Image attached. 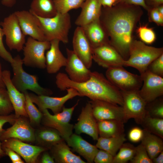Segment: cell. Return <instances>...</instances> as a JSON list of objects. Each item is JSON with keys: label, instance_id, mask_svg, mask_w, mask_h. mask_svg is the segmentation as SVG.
<instances>
[{"label": "cell", "instance_id": "cell-53", "mask_svg": "<svg viewBox=\"0 0 163 163\" xmlns=\"http://www.w3.org/2000/svg\"><path fill=\"white\" fill-rule=\"evenodd\" d=\"M6 155L2 147V143L0 140V159Z\"/></svg>", "mask_w": 163, "mask_h": 163}, {"label": "cell", "instance_id": "cell-34", "mask_svg": "<svg viewBox=\"0 0 163 163\" xmlns=\"http://www.w3.org/2000/svg\"><path fill=\"white\" fill-rule=\"evenodd\" d=\"M136 147L129 143H124L113 157L112 163H126L131 160L135 152Z\"/></svg>", "mask_w": 163, "mask_h": 163}, {"label": "cell", "instance_id": "cell-28", "mask_svg": "<svg viewBox=\"0 0 163 163\" xmlns=\"http://www.w3.org/2000/svg\"><path fill=\"white\" fill-rule=\"evenodd\" d=\"M124 123L116 120H105L97 121L99 137L108 138L124 133Z\"/></svg>", "mask_w": 163, "mask_h": 163}, {"label": "cell", "instance_id": "cell-32", "mask_svg": "<svg viewBox=\"0 0 163 163\" xmlns=\"http://www.w3.org/2000/svg\"><path fill=\"white\" fill-rule=\"evenodd\" d=\"M25 97V110L30 124L33 128L40 126L43 117L42 113L38 109L31 100L27 91L24 92Z\"/></svg>", "mask_w": 163, "mask_h": 163}, {"label": "cell", "instance_id": "cell-38", "mask_svg": "<svg viewBox=\"0 0 163 163\" xmlns=\"http://www.w3.org/2000/svg\"><path fill=\"white\" fill-rule=\"evenodd\" d=\"M130 161L131 163H152L145 148L141 144L136 147L135 155Z\"/></svg>", "mask_w": 163, "mask_h": 163}, {"label": "cell", "instance_id": "cell-35", "mask_svg": "<svg viewBox=\"0 0 163 163\" xmlns=\"http://www.w3.org/2000/svg\"><path fill=\"white\" fill-rule=\"evenodd\" d=\"M57 12L65 14L81 8L85 0H53Z\"/></svg>", "mask_w": 163, "mask_h": 163}, {"label": "cell", "instance_id": "cell-12", "mask_svg": "<svg viewBox=\"0 0 163 163\" xmlns=\"http://www.w3.org/2000/svg\"><path fill=\"white\" fill-rule=\"evenodd\" d=\"M66 90V94L61 97H51L31 93L29 94L32 102L37 106L41 112L44 110L50 109L56 114L61 111L64 104L68 101L77 96L80 97L78 92L73 88H68Z\"/></svg>", "mask_w": 163, "mask_h": 163}, {"label": "cell", "instance_id": "cell-48", "mask_svg": "<svg viewBox=\"0 0 163 163\" xmlns=\"http://www.w3.org/2000/svg\"><path fill=\"white\" fill-rule=\"evenodd\" d=\"M40 158H39L38 163H55L53 157L50 152L46 150L41 154Z\"/></svg>", "mask_w": 163, "mask_h": 163}, {"label": "cell", "instance_id": "cell-52", "mask_svg": "<svg viewBox=\"0 0 163 163\" xmlns=\"http://www.w3.org/2000/svg\"><path fill=\"white\" fill-rule=\"evenodd\" d=\"M0 88H6L4 81L3 76V71L1 64L0 62Z\"/></svg>", "mask_w": 163, "mask_h": 163}, {"label": "cell", "instance_id": "cell-46", "mask_svg": "<svg viewBox=\"0 0 163 163\" xmlns=\"http://www.w3.org/2000/svg\"><path fill=\"white\" fill-rule=\"evenodd\" d=\"M118 3L142 7L147 11L149 8L145 0H121Z\"/></svg>", "mask_w": 163, "mask_h": 163}, {"label": "cell", "instance_id": "cell-13", "mask_svg": "<svg viewBox=\"0 0 163 163\" xmlns=\"http://www.w3.org/2000/svg\"><path fill=\"white\" fill-rule=\"evenodd\" d=\"M140 75L143 82L139 92L147 104L163 95V77L154 74L148 70Z\"/></svg>", "mask_w": 163, "mask_h": 163}, {"label": "cell", "instance_id": "cell-5", "mask_svg": "<svg viewBox=\"0 0 163 163\" xmlns=\"http://www.w3.org/2000/svg\"><path fill=\"white\" fill-rule=\"evenodd\" d=\"M11 64L14 74L11 78V82L19 91L24 93L29 90L38 95L50 96L53 94L50 89L40 85L37 76L30 75L24 70L22 59L19 55H17L14 58Z\"/></svg>", "mask_w": 163, "mask_h": 163}, {"label": "cell", "instance_id": "cell-26", "mask_svg": "<svg viewBox=\"0 0 163 163\" xmlns=\"http://www.w3.org/2000/svg\"><path fill=\"white\" fill-rule=\"evenodd\" d=\"M64 140L59 132L53 128L43 126L35 129V142L37 145L49 150L56 144Z\"/></svg>", "mask_w": 163, "mask_h": 163}, {"label": "cell", "instance_id": "cell-47", "mask_svg": "<svg viewBox=\"0 0 163 163\" xmlns=\"http://www.w3.org/2000/svg\"><path fill=\"white\" fill-rule=\"evenodd\" d=\"M2 147L6 155L8 156L12 163H15L16 161L22 159L20 156L13 150L8 148Z\"/></svg>", "mask_w": 163, "mask_h": 163}, {"label": "cell", "instance_id": "cell-18", "mask_svg": "<svg viewBox=\"0 0 163 163\" xmlns=\"http://www.w3.org/2000/svg\"><path fill=\"white\" fill-rule=\"evenodd\" d=\"M24 34L39 41L46 40L37 16L29 11L14 12Z\"/></svg>", "mask_w": 163, "mask_h": 163}, {"label": "cell", "instance_id": "cell-16", "mask_svg": "<svg viewBox=\"0 0 163 163\" xmlns=\"http://www.w3.org/2000/svg\"><path fill=\"white\" fill-rule=\"evenodd\" d=\"M2 146L13 150L22 157L27 163H37L38 158L47 149L33 145L16 139L10 138L2 142Z\"/></svg>", "mask_w": 163, "mask_h": 163}, {"label": "cell", "instance_id": "cell-9", "mask_svg": "<svg viewBox=\"0 0 163 163\" xmlns=\"http://www.w3.org/2000/svg\"><path fill=\"white\" fill-rule=\"evenodd\" d=\"M121 92L126 122L133 118L137 123L141 124L146 114L147 103L139 94V91Z\"/></svg>", "mask_w": 163, "mask_h": 163}, {"label": "cell", "instance_id": "cell-39", "mask_svg": "<svg viewBox=\"0 0 163 163\" xmlns=\"http://www.w3.org/2000/svg\"><path fill=\"white\" fill-rule=\"evenodd\" d=\"M157 99L147 104L149 107L148 110H146V112L152 117L163 118V101Z\"/></svg>", "mask_w": 163, "mask_h": 163}, {"label": "cell", "instance_id": "cell-6", "mask_svg": "<svg viewBox=\"0 0 163 163\" xmlns=\"http://www.w3.org/2000/svg\"><path fill=\"white\" fill-rule=\"evenodd\" d=\"M79 100L72 107L66 108L64 106L60 112L52 115L47 109L43 110L41 124L44 126L55 129L60 133L66 142L73 134L74 125L69 123L73 112L78 105Z\"/></svg>", "mask_w": 163, "mask_h": 163}, {"label": "cell", "instance_id": "cell-11", "mask_svg": "<svg viewBox=\"0 0 163 163\" xmlns=\"http://www.w3.org/2000/svg\"><path fill=\"white\" fill-rule=\"evenodd\" d=\"M28 118L20 116L10 127L0 133L2 142L10 138L17 139L24 142H35V129L30 124Z\"/></svg>", "mask_w": 163, "mask_h": 163}, {"label": "cell", "instance_id": "cell-23", "mask_svg": "<svg viewBox=\"0 0 163 163\" xmlns=\"http://www.w3.org/2000/svg\"><path fill=\"white\" fill-rule=\"evenodd\" d=\"M50 42V47L45 55L46 68L48 73L53 74L57 73L62 67L65 66L67 58L60 50L59 40H54Z\"/></svg>", "mask_w": 163, "mask_h": 163}, {"label": "cell", "instance_id": "cell-4", "mask_svg": "<svg viewBox=\"0 0 163 163\" xmlns=\"http://www.w3.org/2000/svg\"><path fill=\"white\" fill-rule=\"evenodd\" d=\"M35 15L38 19L46 40L50 42L57 40L64 44L68 43L69 33L71 27V17L69 13L57 12L55 16L47 18Z\"/></svg>", "mask_w": 163, "mask_h": 163}, {"label": "cell", "instance_id": "cell-43", "mask_svg": "<svg viewBox=\"0 0 163 163\" xmlns=\"http://www.w3.org/2000/svg\"><path fill=\"white\" fill-rule=\"evenodd\" d=\"M0 24V56L8 62L11 63L13 60L11 54L5 49L3 42V37L4 36Z\"/></svg>", "mask_w": 163, "mask_h": 163}, {"label": "cell", "instance_id": "cell-54", "mask_svg": "<svg viewBox=\"0 0 163 163\" xmlns=\"http://www.w3.org/2000/svg\"><path fill=\"white\" fill-rule=\"evenodd\" d=\"M157 10L161 15V16L163 17V5H160L156 7Z\"/></svg>", "mask_w": 163, "mask_h": 163}, {"label": "cell", "instance_id": "cell-22", "mask_svg": "<svg viewBox=\"0 0 163 163\" xmlns=\"http://www.w3.org/2000/svg\"><path fill=\"white\" fill-rule=\"evenodd\" d=\"M82 27L93 49L110 43L108 35L100 18Z\"/></svg>", "mask_w": 163, "mask_h": 163}, {"label": "cell", "instance_id": "cell-27", "mask_svg": "<svg viewBox=\"0 0 163 163\" xmlns=\"http://www.w3.org/2000/svg\"><path fill=\"white\" fill-rule=\"evenodd\" d=\"M63 140L52 147L50 153L57 163H85L79 156L74 154Z\"/></svg>", "mask_w": 163, "mask_h": 163}, {"label": "cell", "instance_id": "cell-55", "mask_svg": "<svg viewBox=\"0 0 163 163\" xmlns=\"http://www.w3.org/2000/svg\"><path fill=\"white\" fill-rule=\"evenodd\" d=\"M120 0H111L113 4V6L117 4Z\"/></svg>", "mask_w": 163, "mask_h": 163}, {"label": "cell", "instance_id": "cell-36", "mask_svg": "<svg viewBox=\"0 0 163 163\" xmlns=\"http://www.w3.org/2000/svg\"><path fill=\"white\" fill-rule=\"evenodd\" d=\"M136 31L140 41L145 44H152L156 40V34L154 30L147 25H140Z\"/></svg>", "mask_w": 163, "mask_h": 163}, {"label": "cell", "instance_id": "cell-7", "mask_svg": "<svg viewBox=\"0 0 163 163\" xmlns=\"http://www.w3.org/2000/svg\"><path fill=\"white\" fill-rule=\"evenodd\" d=\"M50 42L39 41L29 37L23 50L24 57L22 59L25 66L40 69L46 68L45 52L50 46Z\"/></svg>", "mask_w": 163, "mask_h": 163}, {"label": "cell", "instance_id": "cell-29", "mask_svg": "<svg viewBox=\"0 0 163 163\" xmlns=\"http://www.w3.org/2000/svg\"><path fill=\"white\" fill-rule=\"evenodd\" d=\"M162 139L148 131L143 129V135L141 144L144 146L152 160L163 151Z\"/></svg>", "mask_w": 163, "mask_h": 163}, {"label": "cell", "instance_id": "cell-31", "mask_svg": "<svg viewBox=\"0 0 163 163\" xmlns=\"http://www.w3.org/2000/svg\"><path fill=\"white\" fill-rule=\"evenodd\" d=\"M126 140L124 133L108 138L99 137L95 146L98 149L109 152L114 157Z\"/></svg>", "mask_w": 163, "mask_h": 163}, {"label": "cell", "instance_id": "cell-17", "mask_svg": "<svg viewBox=\"0 0 163 163\" xmlns=\"http://www.w3.org/2000/svg\"><path fill=\"white\" fill-rule=\"evenodd\" d=\"M77 120L73 126L76 134L85 133L94 140H97L99 137L97 121L93 115L91 105L89 101L82 108Z\"/></svg>", "mask_w": 163, "mask_h": 163}, {"label": "cell", "instance_id": "cell-21", "mask_svg": "<svg viewBox=\"0 0 163 163\" xmlns=\"http://www.w3.org/2000/svg\"><path fill=\"white\" fill-rule=\"evenodd\" d=\"M4 81L17 118L24 116L28 118L25 110V97L24 93L19 91L13 84L9 70L3 71Z\"/></svg>", "mask_w": 163, "mask_h": 163}, {"label": "cell", "instance_id": "cell-10", "mask_svg": "<svg viewBox=\"0 0 163 163\" xmlns=\"http://www.w3.org/2000/svg\"><path fill=\"white\" fill-rule=\"evenodd\" d=\"M0 24L9 49L18 52L22 50L26 42V36L22 32L14 12L5 18Z\"/></svg>", "mask_w": 163, "mask_h": 163}, {"label": "cell", "instance_id": "cell-15", "mask_svg": "<svg viewBox=\"0 0 163 163\" xmlns=\"http://www.w3.org/2000/svg\"><path fill=\"white\" fill-rule=\"evenodd\" d=\"M92 54L93 60L103 67L124 66L125 60L110 43L93 48Z\"/></svg>", "mask_w": 163, "mask_h": 163}, {"label": "cell", "instance_id": "cell-25", "mask_svg": "<svg viewBox=\"0 0 163 163\" xmlns=\"http://www.w3.org/2000/svg\"><path fill=\"white\" fill-rule=\"evenodd\" d=\"M102 7L99 0H85L81 7V11L75 24L82 27L100 18Z\"/></svg>", "mask_w": 163, "mask_h": 163}, {"label": "cell", "instance_id": "cell-51", "mask_svg": "<svg viewBox=\"0 0 163 163\" xmlns=\"http://www.w3.org/2000/svg\"><path fill=\"white\" fill-rule=\"evenodd\" d=\"M149 4L153 6L152 7H156L163 5V0H147Z\"/></svg>", "mask_w": 163, "mask_h": 163}, {"label": "cell", "instance_id": "cell-45", "mask_svg": "<svg viewBox=\"0 0 163 163\" xmlns=\"http://www.w3.org/2000/svg\"><path fill=\"white\" fill-rule=\"evenodd\" d=\"M17 118L15 114L12 113L6 115H0V133L4 130L3 127L5 123H8L12 125Z\"/></svg>", "mask_w": 163, "mask_h": 163}, {"label": "cell", "instance_id": "cell-24", "mask_svg": "<svg viewBox=\"0 0 163 163\" xmlns=\"http://www.w3.org/2000/svg\"><path fill=\"white\" fill-rule=\"evenodd\" d=\"M72 150L84 158L87 162H94V157L98 149L77 134H72L66 142Z\"/></svg>", "mask_w": 163, "mask_h": 163}, {"label": "cell", "instance_id": "cell-8", "mask_svg": "<svg viewBox=\"0 0 163 163\" xmlns=\"http://www.w3.org/2000/svg\"><path fill=\"white\" fill-rule=\"evenodd\" d=\"M106 77L121 91H139L142 84L141 75L132 73L123 66L108 68Z\"/></svg>", "mask_w": 163, "mask_h": 163}, {"label": "cell", "instance_id": "cell-37", "mask_svg": "<svg viewBox=\"0 0 163 163\" xmlns=\"http://www.w3.org/2000/svg\"><path fill=\"white\" fill-rule=\"evenodd\" d=\"M14 111L6 88H0V115H8Z\"/></svg>", "mask_w": 163, "mask_h": 163}, {"label": "cell", "instance_id": "cell-30", "mask_svg": "<svg viewBox=\"0 0 163 163\" xmlns=\"http://www.w3.org/2000/svg\"><path fill=\"white\" fill-rule=\"evenodd\" d=\"M29 11L45 18L52 17L57 13L53 0H32Z\"/></svg>", "mask_w": 163, "mask_h": 163}, {"label": "cell", "instance_id": "cell-40", "mask_svg": "<svg viewBox=\"0 0 163 163\" xmlns=\"http://www.w3.org/2000/svg\"><path fill=\"white\" fill-rule=\"evenodd\" d=\"M147 70L157 75L163 76V54L151 62Z\"/></svg>", "mask_w": 163, "mask_h": 163}, {"label": "cell", "instance_id": "cell-42", "mask_svg": "<svg viewBox=\"0 0 163 163\" xmlns=\"http://www.w3.org/2000/svg\"><path fill=\"white\" fill-rule=\"evenodd\" d=\"M148 11L149 21L154 22L158 26H163V17L159 13L156 7L149 8Z\"/></svg>", "mask_w": 163, "mask_h": 163}, {"label": "cell", "instance_id": "cell-49", "mask_svg": "<svg viewBox=\"0 0 163 163\" xmlns=\"http://www.w3.org/2000/svg\"><path fill=\"white\" fill-rule=\"evenodd\" d=\"M152 163H163V151L160 153L157 156L152 159Z\"/></svg>", "mask_w": 163, "mask_h": 163}, {"label": "cell", "instance_id": "cell-1", "mask_svg": "<svg viewBox=\"0 0 163 163\" xmlns=\"http://www.w3.org/2000/svg\"><path fill=\"white\" fill-rule=\"evenodd\" d=\"M143 14L140 6L121 3L102 8L100 20L108 35L110 43L125 60L129 57L133 33Z\"/></svg>", "mask_w": 163, "mask_h": 163}, {"label": "cell", "instance_id": "cell-14", "mask_svg": "<svg viewBox=\"0 0 163 163\" xmlns=\"http://www.w3.org/2000/svg\"><path fill=\"white\" fill-rule=\"evenodd\" d=\"M89 102L93 115L97 121L113 120L126 122L122 106L99 100H91Z\"/></svg>", "mask_w": 163, "mask_h": 163}, {"label": "cell", "instance_id": "cell-2", "mask_svg": "<svg viewBox=\"0 0 163 163\" xmlns=\"http://www.w3.org/2000/svg\"><path fill=\"white\" fill-rule=\"evenodd\" d=\"M56 79V86L61 91L72 88L78 92L80 97L86 96L91 100L103 101L121 106L123 105L121 91L98 72H91L89 79L83 82H73L67 74L62 72L57 74Z\"/></svg>", "mask_w": 163, "mask_h": 163}, {"label": "cell", "instance_id": "cell-33", "mask_svg": "<svg viewBox=\"0 0 163 163\" xmlns=\"http://www.w3.org/2000/svg\"><path fill=\"white\" fill-rule=\"evenodd\" d=\"M141 124L143 127L144 129L163 139V118L152 117L146 112Z\"/></svg>", "mask_w": 163, "mask_h": 163}, {"label": "cell", "instance_id": "cell-50", "mask_svg": "<svg viewBox=\"0 0 163 163\" xmlns=\"http://www.w3.org/2000/svg\"><path fill=\"white\" fill-rule=\"evenodd\" d=\"M2 4L4 6L11 7L14 6L16 3V0H2Z\"/></svg>", "mask_w": 163, "mask_h": 163}, {"label": "cell", "instance_id": "cell-20", "mask_svg": "<svg viewBox=\"0 0 163 163\" xmlns=\"http://www.w3.org/2000/svg\"><path fill=\"white\" fill-rule=\"evenodd\" d=\"M73 51L88 69L92 66L93 48L82 27L77 26L72 39Z\"/></svg>", "mask_w": 163, "mask_h": 163}, {"label": "cell", "instance_id": "cell-41", "mask_svg": "<svg viewBox=\"0 0 163 163\" xmlns=\"http://www.w3.org/2000/svg\"><path fill=\"white\" fill-rule=\"evenodd\" d=\"M113 156L107 152L98 150L94 160L95 163H112Z\"/></svg>", "mask_w": 163, "mask_h": 163}, {"label": "cell", "instance_id": "cell-19", "mask_svg": "<svg viewBox=\"0 0 163 163\" xmlns=\"http://www.w3.org/2000/svg\"><path fill=\"white\" fill-rule=\"evenodd\" d=\"M67 55L65 70L72 81L77 82H85L89 79L91 71L73 50L66 48Z\"/></svg>", "mask_w": 163, "mask_h": 163}, {"label": "cell", "instance_id": "cell-44", "mask_svg": "<svg viewBox=\"0 0 163 163\" xmlns=\"http://www.w3.org/2000/svg\"><path fill=\"white\" fill-rule=\"evenodd\" d=\"M143 135V129L140 128L135 127L132 128L129 131L128 137L131 142L136 143L142 140Z\"/></svg>", "mask_w": 163, "mask_h": 163}, {"label": "cell", "instance_id": "cell-3", "mask_svg": "<svg viewBox=\"0 0 163 163\" xmlns=\"http://www.w3.org/2000/svg\"><path fill=\"white\" fill-rule=\"evenodd\" d=\"M162 54L163 48L149 46L141 41L133 40L124 66L136 69L141 75L147 70L151 62Z\"/></svg>", "mask_w": 163, "mask_h": 163}]
</instances>
